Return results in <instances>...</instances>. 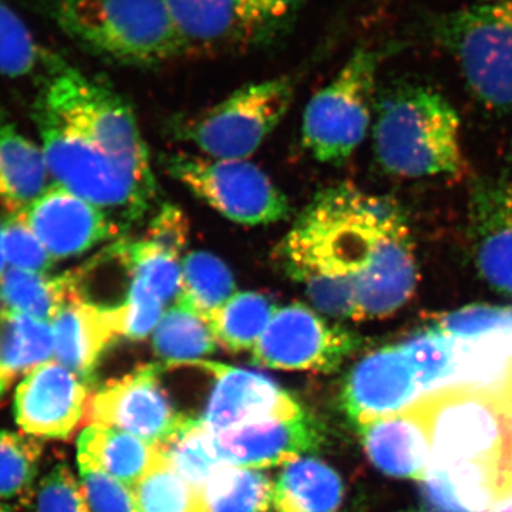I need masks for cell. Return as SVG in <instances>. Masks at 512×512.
Listing matches in <instances>:
<instances>
[{"label":"cell","instance_id":"cell-1","mask_svg":"<svg viewBox=\"0 0 512 512\" xmlns=\"http://www.w3.org/2000/svg\"><path fill=\"white\" fill-rule=\"evenodd\" d=\"M343 264L355 282V320L384 319L409 303L419 284L412 232L399 205L350 184L318 192Z\"/></svg>","mask_w":512,"mask_h":512},{"label":"cell","instance_id":"cell-2","mask_svg":"<svg viewBox=\"0 0 512 512\" xmlns=\"http://www.w3.org/2000/svg\"><path fill=\"white\" fill-rule=\"evenodd\" d=\"M375 114L373 150L387 174L420 180L466 173L460 119L436 90L396 87L380 97Z\"/></svg>","mask_w":512,"mask_h":512},{"label":"cell","instance_id":"cell-3","mask_svg":"<svg viewBox=\"0 0 512 512\" xmlns=\"http://www.w3.org/2000/svg\"><path fill=\"white\" fill-rule=\"evenodd\" d=\"M35 107L103 148L157 194L150 154L133 110L106 84L52 56Z\"/></svg>","mask_w":512,"mask_h":512},{"label":"cell","instance_id":"cell-4","mask_svg":"<svg viewBox=\"0 0 512 512\" xmlns=\"http://www.w3.org/2000/svg\"><path fill=\"white\" fill-rule=\"evenodd\" d=\"M56 25L94 55L157 66L184 49L164 0H55Z\"/></svg>","mask_w":512,"mask_h":512},{"label":"cell","instance_id":"cell-5","mask_svg":"<svg viewBox=\"0 0 512 512\" xmlns=\"http://www.w3.org/2000/svg\"><path fill=\"white\" fill-rule=\"evenodd\" d=\"M409 409L429 441L430 467L485 463L501 471L503 483L512 476V419L493 397L453 386L427 394Z\"/></svg>","mask_w":512,"mask_h":512},{"label":"cell","instance_id":"cell-6","mask_svg":"<svg viewBox=\"0 0 512 512\" xmlns=\"http://www.w3.org/2000/svg\"><path fill=\"white\" fill-rule=\"evenodd\" d=\"M35 121L53 184L92 202L123 228L150 211L156 192L138 183L103 148L37 107Z\"/></svg>","mask_w":512,"mask_h":512},{"label":"cell","instance_id":"cell-7","mask_svg":"<svg viewBox=\"0 0 512 512\" xmlns=\"http://www.w3.org/2000/svg\"><path fill=\"white\" fill-rule=\"evenodd\" d=\"M433 35L488 109H512V0H485L433 20Z\"/></svg>","mask_w":512,"mask_h":512},{"label":"cell","instance_id":"cell-8","mask_svg":"<svg viewBox=\"0 0 512 512\" xmlns=\"http://www.w3.org/2000/svg\"><path fill=\"white\" fill-rule=\"evenodd\" d=\"M292 79L276 77L247 84L210 109L171 123L177 140L217 160H247L279 126L291 107Z\"/></svg>","mask_w":512,"mask_h":512},{"label":"cell","instance_id":"cell-9","mask_svg":"<svg viewBox=\"0 0 512 512\" xmlns=\"http://www.w3.org/2000/svg\"><path fill=\"white\" fill-rule=\"evenodd\" d=\"M379 63V52L357 47L306 106L302 143L320 163H345L365 140L376 106Z\"/></svg>","mask_w":512,"mask_h":512},{"label":"cell","instance_id":"cell-10","mask_svg":"<svg viewBox=\"0 0 512 512\" xmlns=\"http://www.w3.org/2000/svg\"><path fill=\"white\" fill-rule=\"evenodd\" d=\"M163 167L171 178L235 224L271 225L291 214L284 192L247 160L177 153L165 156Z\"/></svg>","mask_w":512,"mask_h":512},{"label":"cell","instance_id":"cell-11","mask_svg":"<svg viewBox=\"0 0 512 512\" xmlns=\"http://www.w3.org/2000/svg\"><path fill=\"white\" fill-rule=\"evenodd\" d=\"M275 259L302 286L316 311L355 320L356 288L340 259L335 234L318 198L313 197L275 251Z\"/></svg>","mask_w":512,"mask_h":512},{"label":"cell","instance_id":"cell-12","mask_svg":"<svg viewBox=\"0 0 512 512\" xmlns=\"http://www.w3.org/2000/svg\"><path fill=\"white\" fill-rule=\"evenodd\" d=\"M439 328L456 346L450 387L488 394L512 419V308L467 306L444 315Z\"/></svg>","mask_w":512,"mask_h":512},{"label":"cell","instance_id":"cell-13","mask_svg":"<svg viewBox=\"0 0 512 512\" xmlns=\"http://www.w3.org/2000/svg\"><path fill=\"white\" fill-rule=\"evenodd\" d=\"M323 316L299 302L276 309L252 350L255 365L315 373L338 370L362 339Z\"/></svg>","mask_w":512,"mask_h":512},{"label":"cell","instance_id":"cell-14","mask_svg":"<svg viewBox=\"0 0 512 512\" xmlns=\"http://www.w3.org/2000/svg\"><path fill=\"white\" fill-rule=\"evenodd\" d=\"M161 372V365H143L110 380L90 400L87 419L161 446L190 419L171 403Z\"/></svg>","mask_w":512,"mask_h":512},{"label":"cell","instance_id":"cell-15","mask_svg":"<svg viewBox=\"0 0 512 512\" xmlns=\"http://www.w3.org/2000/svg\"><path fill=\"white\" fill-rule=\"evenodd\" d=\"M190 363L214 379L200 417L202 426L212 434L305 413L291 394L261 373L205 360Z\"/></svg>","mask_w":512,"mask_h":512},{"label":"cell","instance_id":"cell-16","mask_svg":"<svg viewBox=\"0 0 512 512\" xmlns=\"http://www.w3.org/2000/svg\"><path fill=\"white\" fill-rule=\"evenodd\" d=\"M90 400L89 383L50 359L19 383L16 423L36 439L67 440L89 413Z\"/></svg>","mask_w":512,"mask_h":512},{"label":"cell","instance_id":"cell-17","mask_svg":"<svg viewBox=\"0 0 512 512\" xmlns=\"http://www.w3.org/2000/svg\"><path fill=\"white\" fill-rule=\"evenodd\" d=\"M16 215L32 228L55 261L86 254L123 231L106 211L57 184Z\"/></svg>","mask_w":512,"mask_h":512},{"label":"cell","instance_id":"cell-18","mask_svg":"<svg viewBox=\"0 0 512 512\" xmlns=\"http://www.w3.org/2000/svg\"><path fill=\"white\" fill-rule=\"evenodd\" d=\"M421 392L412 363L402 346L369 353L343 382L340 403L356 426L409 409Z\"/></svg>","mask_w":512,"mask_h":512},{"label":"cell","instance_id":"cell-19","mask_svg":"<svg viewBox=\"0 0 512 512\" xmlns=\"http://www.w3.org/2000/svg\"><path fill=\"white\" fill-rule=\"evenodd\" d=\"M214 439L225 463L256 470L315 453L325 444V430L318 420L302 413L222 431Z\"/></svg>","mask_w":512,"mask_h":512},{"label":"cell","instance_id":"cell-20","mask_svg":"<svg viewBox=\"0 0 512 512\" xmlns=\"http://www.w3.org/2000/svg\"><path fill=\"white\" fill-rule=\"evenodd\" d=\"M53 359L87 383L103 353L120 338L114 305L74 296L52 320Z\"/></svg>","mask_w":512,"mask_h":512},{"label":"cell","instance_id":"cell-21","mask_svg":"<svg viewBox=\"0 0 512 512\" xmlns=\"http://www.w3.org/2000/svg\"><path fill=\"white\" fill-rule=\"evenodd\" d=\"M367 457L386 476L423 481L430 467V446L410 409L357 426Z\"/></svg>","mask_w":512,"mask_h":512},{"label":"cell","instance_id":"cell-22","mask_svg":"<svg viewBox=\"0 0 512 512\" xmlns=\"http://www.w3.org/2000/svg\"><path fill=\"white\" fill-rule=\"evenodd\" d=\"M163 458V448L158 444L103 424H90L77 440L79 466L99 468L131 490Z\"/></svg>","mask_w":512,"mask_h":512},{"label":"cell","instance_id":"cell-23","mask_svg":"<svg viewBox=\"0 0 512 512\" xmlns=\"http://www.w3.org/2000/svg\"><path fill=\"white\" fill-rule=\"evenodd\" d=\"M52 175L42 146L0 120V204L22 214L49 190Z\"/></svg>","mask_w":512,"mask_h":512},{"label":"cell","instance_id":"cell-24","mask_svg":"<svg viewBox=\"0 0 512 512\" xmlns=\"http://www.w3.org/2000/svg\"><path fill=\"white\" fill-rule=\"evenodd\" d=\"M423 494L434 512H490L503 476L493 464L429 467Z\"/></svg>","mask_w":512,"mask_h":512},{"label":"cell","instance_id":"cell-25","mask_svg":"<svg viewBox=\"0 0 512 512\" xmlns=\"http://www.w3.org/2000/svg\"><path fill=\"white\" fill-rule=\"evenodd\" d=\"M184 55L239 45L238 0H164Z\"/></svg>","mask_w":512,"mask_h":512},{"label":"cell","instance_id":"cell-26","mask_svg":"<svg viewBox=\"0 0 512 512\" xmlns=\"http://www.w3.org/2000/svg\"><path fill=\"white\" fill-rule=\"evenodd\" d=\"M83 278V271L50 275L8 268L0 278V303L3 311L52 323L70 299L86 295Z\"/></svg>","mask_w":512,"mask_h":512},{"label":"cell","instance_id":"cell-27","mask_svg":"<svg viewBox=\"0 0 512 512\" xmlns=\"http://www.w3.org/2000/svg\"><path fill=\"white\" fill-rule=\"evenodd\" d=\"M342 478L328 464L301 457L286 464L274 484L276 512H336L342 505Z\"/></svg>","mask_w":512,"mask_h":512},{"label":"cell","instance_id":"cell-28","mask_svg":"<svg viewBox=\"0 0 512 512\" xmlns=\"http://www.w3.org/2000/svg\"><path fill=\"white\" fill-rule=\"evenodd\" d=\"M53 359L52 325L8 311H0V396L19 377Z\"/></svg>","mask_w":512,"mask_h":512},{"label":"cell","instance_id":"cell-29","mask_svg":"<svg viewBox=\"0 0 512 512\" xmlns=\"http://www.w3.org/2000/svg\"><path fill=\"white\" fill-rule=\"evenodd\" d=\"M476 259L485 282L512 295V187L497 192L481 215Z\"/></svg>","mask_w":512,"mask_h":512},{"label":"cell","instance_id":"cell-30","mask_svg":"<svg viewBox=\"0 0 512 512\" xmlns=\"http://www.w3.org/2000/svg\"><path fill=\"white\" fill-rule=\"evenodd\" d=\"M237 293L229 266L217 255L192 251L181 262V285L175 303L208 320Z\"/></svg>","mask_w":512,"mask_h":512},{"label":"cell","instance_id":"cell-31","mask_svg":"<svg viewBox=\"0 0 512 512\" xmlns=\"http://www.w3.org/2000/svg\"><path fill=\"white\" fill-rule=\"evenodd\" d=\"M208 512H271L274 483L252 468L222 464L200 490Z\"/></svg>","mask_w":512,"mask_h":512},{"label":"cell","instance_id":"cell-32","mask_svg":"<svg viewBox=\"0 0 512 512\" xmlns=\"http://www.w3.org/2000/svg\"><path fill=\"white\" fill-rule=\"evenodd\" d=\"M275 302L261 292H237L208 318L218 345L229 352L254 350L276 312Z\"/></svg>","mask_w":512,"mask_h":512},{"label":"cell","instance_id":"cell-33","mask_svg":"<svg viewBox=\"0 0 512 512\" xmlns=\"http://www.w3.org/2000/svg\"><path fill=\"white\" fill-rule=\"evenodd\" d=\"M208 320L174 303L153 332V348L167 365L198 362L217 350Z\"/></svg>","mask_w":512,"mask_h":512},{"label":"cell","instance_id":"cell-34","mask_svg":"<svg viewBox=\"0 0 512 512\" xmlns=\"http://www.w3.org/2000/svg\"><path fill=\"white\" fill-rule=\"evenodd\" d=\"M161 448L168 466L198 491L217 468L227 464L215 446L214 434L194 417H190L170 440L161 444Z\"/></svg>","mask_w":512,"mask_h":512},{"label":"cell","instance_id":"cell-35","mask_svg":"<svg viewBox=\"0 0 512 512\" xmlns=\"http://www.w3.org/2000/svg\"><path fill=\"white\" fill-rule=\"evenodd\" d=\"M128 276L140 279L167 305L177 299L181 285V256L146 238L116 244Z\"/></svg>","mask_w":512,"mask_h":512},{"label":"cell","instance_id":"cell-36","mask_svg":"<svg viewBox=\"0 0 512 512\" xmlns=\"http://www.w3.org/2000/svg\"><path fill=\"white\" fill-rule=\"evenodd\" d=\"M424 392L450 387L456 373L454 339L440 328L414 333L400 343Z\"/></svg>","mask_w":512,"mask_h":512},{"label":"cell","instance_id":"cell-37","mask_svg":"<svg viewBox=\"0 0 512 512\" xmlns=\"http://www.w3.org/2000/svg\"><path fill=\"white\" fill-rule=\"evenodd\" d=\"M137 512H200L201 493L168 466L165 457L133 488Z\"/></svg>","mask_w":512,"mask_h":512},{"label":"cell","instance_id":"cell-38","mask_svg":"<svg viewBox=\"0 0 512 512\" xmlns=\"http://www.w3.org/2000/svg\"><path fill=\"white\" fill-rule=\"evenodd\" d=\"M42 453L36 437L0 430V500L23 497L32 490Z\"/></svg>","mask_w":512,"mask_h":512},{"label":"cell","instance_id":"cell-39","mask_svg":"<svg viewBox=\"0 0 512 512\" xmlns=\"http://www.w3.org/2000/svg\"><path fill=\"white\" fill-rule=\"evenodd\" d=\"M305 0H238L239 45L266 46L284 35Z\"/></svg>","mask_w":512,"mask_h":512},{"label":"cell","instance_id":"cell-40","mask_svg":"<svg viewBox=\"0 0 512 512\" xmlns=\"http://www.w3.org/2000/svg\"><path fill=\"white\" fill-rule=\"evenodd\" d=\"M50 57L15 10L0 0V74L10 79L29 76Z\"/></svg>","mask_w":512,"mask_h":512},{"label":"cell","instance_id":"cell-41","mask_svg":"<svg viewBox=\"0 0 512 512\" xmlns=\"http://www.w3.org/2000/svg\"><path fill=\"white\" fill-rule=\"evenodd\" d=\"M165 302L140 279L128 276L126 293L114 305L117 332L121 338L140 342L153 335L163 318Z\"/></svg>","mask_w":512,"mask_h":512},{"label":"cell","instance_id":"cell-42","mask_svg":"<svg viewBox=\"0 0 512 512\" xmlns=\"http://www.w3.org/2000/svg\"><path fill=\"white\" fill-rule=\"evenodd\" d=\"M3 251L9 268L49 274L55 259L20 215L9 214L2 221Z\"/></svg>","mask_w":512,"mask_h":512},{"label":"cell","instance_id":"cell-43","mask_svg":"<svg viewBox=\"0 0 512 512\" xmlns=\"http://www.w3.org/2000/svg\"><path fill=\"white\" fill-rule=\"evenodd\" d=\"M36 512H92L82 484L66 464H57L37 488Z\"/></svg>","mask_w":512,"mask_h":512},{"label":"cell","instance_id":"cell-44","mask_svg":"<svg viewBox=\"0 0 512 512\" xmlns=\"http://www.w3.org/2000/svg\"><path fill=\"white\" fill-rule=\"evenodd\" d=\"M82 488L92 512H137L133 490L99 468L79 466Z\"/></svg>","mask_w":512,"mask_h":512},{"label":"cell","instance_id":"cell-45","mask_svg":"<svg viewBox=\"0 0 512 512\" xmlns=\"http://www.w3.org/2000/svg\"><path fill=\"white\" fill-rule=\"evenodd\" d=\"M144 238L183 258L190 238V222L183 210L175 205L164 204L148 224Z\"/></svg>","mask_w":512,"mask_h":512},{"label":"cell","instance_id":"cell-46","mask_svg":"<svg viewBox=\"0 0 512 512\" xmlns=\"http://www.w3.org/2000/svg\"><path fill=\"white\" fill-rule=\"evenodd\" d=\"M490 512H512V477L501 485Z\"/></svg>","mask_w":512,"mask_h":512},{"label":"cell","instance_id":"cell-47","mask_svg":"<svg viewBox=\"0 0 512 512\" xmlns=\"http://www.w3.org/2000/svg\"><path fill=\"white\" fill-rule=\"evenodd\" d=\"M8 262H6L5 251H3V228L2 222H0V278L5 274L8 269Z\"/></svg>","mask_w":512,"mask_h":512},{"label":"cell","instance_id":"cell-48","mask_svg":"<svg viewBox=\"0 0 512 512\" xmlns=\"http://www.w3.org/2000/svg\"><path fill=\"white\" fill-rule=\"evenodd\" d=\"M0 512H15L12 508L9 507L8 504L0 503Z\"/></svg>","mask_w":512,"mask_h":512},{"label":"cell","instance_id":"cell-49","mask_svg":"<svg viewBox=\"0 0 512 512\" xmlns=\"http://www.w3.org/2000/svg\"><path fill=\"white\" fill-rule=\"evenodd\" d=\"M200 512H208L207 507L202 508Z\"/></svg>","mask_w":512,"mask_h":512},{"label":"cell","instance_id":"cell-50","mask_svg":"<svg viewBox=\"0 0 512 512\" xmlns=\"http://www.w3.org/2000/svg\"><path fill=\"white\" fill-rule=\"evenodd\" d=\"M510 477H512V476H510Z\"/></svg>","mask_w":512,"mask_h":512}]
</instances>
